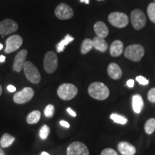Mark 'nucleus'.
I'll list each match as a JSON object with an SVG mask.
<instances>
[{"instance_id": "19", "label": "nucleus", "mask_w": 155, "mask_h": 155, "mask_svg": "<svg viewBox=\"0 0 155 155\" xmlns=\"http://www.w3.org/2000/svg\"><path fill=\"white\" fill-rule=\"evenodd\" d=\"M93 43L95 49L101 52H106L108 50V43L104 38H101L99 37H95L93 39Z\"/></svg>"}, {"instance_id": "30", "label": "nucleus", "mask_w": 155, "mask_h": 155, "mask_svg": "<svg viewBox=\"0 0 155 155\" xmlns=\"http://www.w3.org/2000/svg\"><path fill=\"white\" fill-rule=\"evenodd\" d=\"M101 155H119L115 150L111 148L104 149L101 153Z\"/></svg>"}, {"instance_id": "2", "label": "nucleus", "mask_w": 155, "mask_h": 155, "mask_svg": "<svg viewBox=\"0 0 155 155\" xmlns=\"http://www.w3.org/2000/svg\"><path fill=\"white\" fill-rule=\"evenodd\" d=\"M144 48L142 45L139 44H134L127 47L124 54V57L133 62H139L144 57Z\"/></svg>"}, {"instance_id": "29", "label": "nucleus", "mask_w": 155, "mask_h": 155, "mask_svg": "<svg viewBox=\"0 0 155 155\" xmlns=\"http://www.w3.org/2000/svg\"><path fill=\"white\" fill-rule=\"evenodd\" d=\"M147 98H148V100L150 101L151 103L154 104L155 103V88H151L150 90L149 91L148 94H147Z\"/></svg>"}, {"instance_id": "25", "label": "nucleus", "mask_w": 155, "mask_h": 155, "mask_svg": "<svg viewBox=\"0 0 155 155\" xmlns=\"http://www.w3.org/2000/svg\"><path fill=\"white\" fill-rule=\"evenodd\" d=\"M110 118H111V120L115 122V123L119 124L124 125L127 123L128 120L127 118H125L124 116L119 115V114H112L111 116H110Z\"/></svg>"}, {"instance_id": "12", "label": "nucleus", "mask_w": 155, "mask_h": 155, "mask_svg": "<svg viewBox=\"0 0 155 155\" xmlns=\"http://www.w3.org/2000/svg\"><path fill=\"white\" fill-rule=\"evenodd\" d=\"M18 30V25L11 19H5L0 22V35H7L14 33Z\"/></svg>"}, {"instance_id": "33", "label": "nucleus", "mask_w": 155, "mask_h": 155, "mask_svg": "<svg viewBox=\"0 0 155 155\" xmlns=\"http://www.w3.org/2000/svg\"><path fill=\"white\" fill-rule=\"evenodd\" d=\"M60 124H61L62 127H64L65 128H69L70 127V124H69L68 122H67L65 121H63V120L60 121Z\"/></svg>"}, {"instance_id": "38", "label": "nucleus", "mask_w": 155, "mask_h": 155, "mask_svg": "<svg viewBox=\"0 0 155 155\" xmlns=\"http://www.w3.org/2000/svg\"><path fill=\"white\" fill-rule=\"evenodd\" d=\"M0 155H5V152H4V151L2 150L1 148H0Z\"/></svg>"}, {"instance_id": "24", "label": "nucleus", "mask_w": 155, "mask_h": 155, "mask_svg": "<svg viewBox=\"0 0 155 155\" xmlns=\"http://www.w3.org/2000/svg\"><path fill=\"white\" fill-rule=\"evenodd\" d=\"M144 130L147 134H152L155 131V119L152 118L146 122L144 126Z\"/></svg>"}, {"instance_id": "32", "label": "nucleus", "mask_w": 155, "mask_h": 155, "mask_svg": "<svg viewBox=\"0 0 155 155\" xmlns=\"http://www.w3.org/2000/svg\"><path fill=\"white\" fill-rule=\"evenodd\" d=\"M127 86L129 87V88H133L134 86V81L133 79H129V80L127 81Z\"/></svg>"}, {"instance_id": "4", "label": "nucleus", "mask_w": 155, "mask_h": 155, "mask_svg": "<svg viewBox=\"0 0 155 155\" xmlns=\"http://www.w3.org/2000/svg\"><path fill=\"white\" fill-rule=\"evenodd\" d=\"M23 69H24L25 76L30 82L34 83V84H38L40 82L41 75H40L38 69L33 63H31L30 61L25 62Z\"/></svg>"}, {"instance_id": "28", "label": "nucleus", "mask_w": 155, "mask_h": 155, "mask_svg": "<svg viewBox=\"0 0 155 155\" xmlns=\"http://www.w3.org/2000/svg\"><path fill=\"white\" fill-rule=\"evenodd\" d=\"M54 113H55V107H54V106L53 104H48L45 108V115L46 117L51 118L53 116Z\"/></svg>"}, {"instance_id": "42", "label": "nucleus", "mask_w": 155, "mask_h": 155, "mask_svg": "<svg viewBox=\"0 0 155 155\" xmlns=\"http://www.w3.org/2000/svg\"><path fill=\"white\" fill-rule=\"evenodd\" d=\"M98 1H101V0H98Z\"/></svg>"}, {"instance_id": "37", "label": "nucleus", "mask_w": 155, "mask_h": 155, "mask_svg": "<svg viewBox=\"0 0 155 155\" xmlns=\"http://www.w3.org/2000/svg\"><path fill=\"white\" fill-rule=\"evenodd\" d=\"M80 2L81 3H85V4H86V5H88L89 2H90V1H89V0H80Z\"/></svg>"}, {"instance_id": "26", "label": "nucleus", "mask_w": 155, "mask_h": 155, "mask_svg": "<svg viewBox=\"0 0 155 155\" xmlns=\"http://www.w3.org/2000/svg\"><path fill=\"white\" fill-rule=\"evenodd\" d=\"M147 15L152 22L155 23V3H151L147 7Z\"/></svg>"}, {"instance_id": "41", "label": "nucleus", "mask_w": 155, "mask_h": 155, "mask_svg": "<svg viewBox=\"0 0 155 155\" xmlns=\"http://www.w3.org/2000/svg\"><path fill=\"white\" fill-rule=\"evenodd\" d=\"M2 48H3V45H2V44L0 43V50H2Z\"/></svg>"}, {"instance_id": "5", "label": "nucleus", "mask_w": 155, "mask_h": 155, "mask_svg": "<svg viewBox=\"0 0 155 155\" xmlns=\"http://www.w3.org/2000/svg\"><path fill=\"white\" fill-rule=\"evenodd\" d=\"M108 20L110 24L117 28H124L129 24V17L127 15L119 12L111 13L108 15Z\"/></svg>"}, {"instance_id": "15", "label": "nucleus", "mask_w": 155, "mask_h": 155, "mask_svg": "<svg viewBox=\"0 0 155 155\" xmlns=\"http://www.w3.org/2000/svg\"><path fill=\"white\" fill-rule=\"evenodd\" d=\"M108 74L114 80H119L122 77V71L118 64L111 63L108 66Z\"/></svg>"}, {"instance_id": "8", "label": "nucleus", "mask_w": 155, "mask_h": 155, "mask_svg": "<svg viewBox=\"0 0 155 155\" xmlns=\"http://www.w3.org/2000/svg\"><path fill=\"white\" fill-rule=\"evenodd\" d=\"M34 94L35 93L33 89L30 88V87H25L22 91L17 92L15 94L13 99H14V101L16 104H25V103L30 101L33 98Z\"/></svg>"}, {"instance_id": "3", "label": "nucleus", "mask_w": 155, "mask_h": 155, "mask_svg": "<svg viewBox=\"0 0 155 155\" xmlns=\"http://www.w3.org/2000/svg\"><path fill=\"white\" fill-rule=\"evenodd\" d=\"M58 96L64 101H69L75 98L78 94V88L71 83H63L61 85L57 91Z\"/></svg>"}, {"instance_id": "6", "label": "nucleus", "mask_w": 155, "mask_h": 155, "mask_svg": "<svg viewBox=\"0 0 155 155\" xmlns=\"http://www.w3.org/2000/svg\"><path fill=\"white\" fill-rule=\"evenodd\" d=\"M58 65V58L56 54L53 51H48L44 58L43 66L45 71L48 73H53Z\"/></svg>"}, {"instance_id": "18", "label": "nucleus", "mask_w": 155, "mask_h": 155, "mask_svg": "<svg viewBox=\"0 0 155 155\" xmlns=\"http://www.w3.org/2000/svg\"><path fill=\"white\" fill-rule=\"evenodd\" d=\"M144 107L142 97L139 94H135L132 97V108L136 114H140Z\"/></svg>"}, {"instance_id": "14", "label": "nucleus", "mask_w": 155, "mask_h": 155, "mask_svg": "<svg viewBox=\"0 0 155 155\" xmlns=\"http://www.w3.org/2000/svg\"><path fill=\"white\" fill-rule=\"evenodd\" d=\"M118 150L122 155H134L137 150L135 147L127 141H121L118 144Z\"/></svg>"}, {"instance_id": "7", "label": "nucleus", "mask_w": 155, "mask_h": 155, "mask_svg": "<svg viewBox=\"0 0 155 155\" xmlns=\"http://www.w3.org/2000/svg\"><path fill=\"white\" fill-rule=\"evenodd\" d=\"M131 21L133 28L139 30L146 25L147 17L140 9H134L131 13Z\"/></svg>"}, {"instance_id": "10", "label": "nucleus", "mask_w": 155, "mask_h": 155, "mask_svg": "<svg viewBox=\"0 0 155 155\" xmlns=\"http://www.w3.org/2000/svg\"><path fill=\"white\" fill-rule=\"evenodd\" d=\"M67 155H89L86 145L81 141H74L67 149Z\"/></svg>"}, {"instance_id": "22", "label": "nucleus", "mask_w": 155, "mask_h": 155, "mask_svg": "<svg viewBox=\"0 0 155 155\" xmlns=\"http://www.w3.org/2000/svg\"><path fill=\"white\" fill-rule=\"evenodd\" d=\"M40 117H41V113L38 110H35L30 112L27 116V122L30 124H37L40 121Z\"/></svg>"}, {"instance_id": "23", "label": "nucleus", "mask_w": 155, "mask_h": 155, "mask_svg": "<svg viewBox=\"0 0 155 155\" xmlns=\"http://www.w3.org/2000/svg\"><path fill=\"white\" fill-rule=\"evenodd\" d=\"M94 48V43H93V40L91 39H85L83 40L82 44H81V53L85 55V54L88 53L92 48Z\"/></svg>"}, {"instance_id": "27", "label": "nucleus", "mask_w": 155, "mask_h": 155, "mask_svg": "<svg viewBox=\"0 0 155 155\" xmlns=\"http://www.w3.org/2000/svg\"><path fill=\"white\" fill-rule=\"evenodd\" d=\"M50 134V128L47 125H43L40 130V137L42 140H45Z\"/></svg>"}, {"instance_id": "16", "label": "nucleus", "mask_w": 155, "mask_h": 155, "mask_svg": "<svg viewBox=\"0 0 155 155\" xmlns=\"http://www.w3.org/2000/svg\"><path fill=\"white\" fill-rule=\"evenodd\" d=\"M94 30L97 37L104 39L108 36V32H109L108 27L106 26L105 23L103 22H97L94 25Z\"/></svg>"}, {"instance_id": "31", "label": "nucleus", "mask_w": 155, "mask_h": 155, "mask_svg": "<svg viewBox=\"0 0 155 155\" xmlns=\"http://www.w3.org/2000/svg\"><path fill=\"white\" fill-rule=\"evenodd\" d=\"M136 80H137V81L139 83V84L143 85V86H147V85L149 84V81L147 80L146 78L141 76V75L137 76L136 78Z\"/></svg>"}, {"instance_id": "40", "label": "nucleus", "mask_w": 155, "mask_h": 155, "mask_svg": "<svg viewBox=\"0 0 155 155\" xmlns=\"http://www.w3.org/2000/svg\"><path fill=\"white\" fill-rule=\"evenodd\" d=\"M41 155H50V154H48V152H42V153H41Z\"/></svg>"}, {"instance_id": "36", "label": "nucleus", "mask_w": 155, "mask_h": 155, "mask_svg": "<svg viewBox=\"0 0 155 155\" xmlns=\"http://www.w3.org/2000/svg\"><path fill=\"white\" fill-rule=\"evenodd\" d=\"M6 60V58L5 57L4 55H1L0 56V63H3V62H5Z\"/></svg>"}, {"instance_id": "17", "label": "nucleus", "mask_w": 155, "mask_h": 155, "mask_svg": "<svg viewBox=\"0 0 155 155\" xmlns=\"http://www.w3.org/2000/svg\"><path fill=\"white\" fill-rule=\"evenodd\" d=\"M124 52V44L121 40H115L110 46V54L113 57H119Z\"/></svg>"}, {"instance_id": "1", "label": "nucleus", "mask_w": 155, "mask_h": 155, "mask_svg": "<svg viewBox=\"0 0 155 155\" xmlns=\"http://www.w3.org/2000/svg\"><path fill=\"white\" fill-rule=\"evenodd\" d=\"M88 94L96 100L104 101L109 96V89L104 83L101 82L92 83L88 87Z\"/></svg>"}, {"instance_id": "39", "label": "nucleus", "mask_w": 155, "mask_h": 155, "mask_svg": "<svg viewBox=\"0 0 155 155\" xmlns=\"http://www.w3.org/2000/svg\"><path fill=\"white\" fill-rule=\"evenodd\" d=\"M2 94V87L0 85V96H1Z\"/></svg>"}, {"instance_id": "21", "label": "nucleus", "mask_w": 155, "mask_h": 155, "mask_svg": "<svg viewBox=\"0 0 155 155\" xmlns=\"http://www.w3.org/2000/svg\"><path fill=\"white\" fill-rule=\"evenodd\" d=\"M15 141V137L9 134L8 133L4 134L0 140V145L3 148H7L12 144V143Z\"/></svg>"}, {"instance_id": "11", "label": "nucleus", "mask_w": 155, "mask_h": 155, "mask_svg": "<svg viewBox=\"0 0 155 155\" xmlns=\"http://www.w3.org/2000/svg\"><path fill=\"white\" fill-rule=\"evenodd\" d=\"M73 9L66 4L61 3L55 9V15L57 18L61 20H66L71 19L73 17Z\"/></svg>"}, {"instance_id": "13", "label": "nucleus", "mask_w": 155, "mask_h": 155, "mask_svg": "<svg viewBox=\"0 0 155 155\" xmlns=\"http://www.w3.org/2000/svg\"><path fill=\"white\" fill-rule=\"evenodd\" d=\"M27 55H28V50H22L18 52L17 55L15 56L14 63H13V71L15 72H20L22 71L24 64L26 61Z\"/></svg>"}, {"instance_id": "20", "label": "nucleus", "mask_w": 155, "mask_h": 155, "mask_svg": "<svg viewBox=\"0 0 155 155\" xmlns=\"http://www.w3.org/2000/svg\"><path fill=\"white\" fill-rule=\"evenodd\" d=\"M73 40H74V38L70 35L69 34L65 35L63 40H62L59 43L56 45V50H57L58 53H62V52H63L65 47H66L68 45L71 43V42H73Z\"/></svg>"}, {"instance_id": "35", "label": "nucleus", "mask_w": 155, "mask_h": 155, "mask_svg": "<svg viewBox=\"0 0 155 155\" xmlns=\"http://www.w3.org/2000/svg\"><path fill=\"white\" fill-rule=\"evenodd\" d=\"M67 111L68 112L70 115H71L72 116H73V117H75L76 116V113L74 111H73L72 109H71V108H67Z\"/></svg>"}, {"instance_id": "9", "label": "nucleus", "mask_w": 155, "mask_h": 155, "mask_svg": "<svg viewBox=\"0 0 155 155\" xmlns=\"http://www.w3.org/2000/svg\"><path fill=\"white\" fill-rule=\"evenodd\" d=\"M23 40L22 37L18 35H13L6 40V53H11L16 51L22 45Z\"/></svg>"}, {"instance_id": "34", "label": "nucleus", "mask_w": 155, "mask_h": 155, "mask_svg": "<svg viewBox=\"0 0 155 155\" xmlns=\"http://www.w3.org/2000/svg\"><path fill=\"white\" fill-rule=\"evenodd\" d=\"M7 91L11 93L15 92V91H16V88H15V86H12V85H9V86H7Z\"/></svg>"}]
</instances>
